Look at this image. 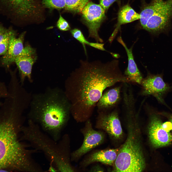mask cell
<instances>
[{
    "label": "cell",
    "instance_id": "cell-1",
    "mask_svg": "<svg viewBox=\"0 0 172 172\" xmlns=\"http://www.w3.org/2000/svg\"><path fill=\"white\" fill-rule=\"evenodd\" d=\"M130 82L121 72L117 60L106 63L81 61L79 67L64 82V91L70 104L71 114L77 122H86L107 88L118 82Z\"/></svg>",
    "mask_w": 172,
    "mask_h": 172
},
{
    "label": "cell",
    "instance_id": "cell-2",
    "mask_svg": "<svg viewBox=\"0 0 172 172\" xmlns=\"http://www.w3.org/2000/svg\"><path fill=\"white\" fill-rule=\"evenodd\" d=\"M24 121L10 114L0 115V172H39L41 166L32 156L38 152L19 139Z\"/></svg>",
    "mask_w": 172,
    "mask_h": 172
},
{
    "label": "cell",
    "instance_id": "cell-3",
    "mask_svg": "<svg viewBox=\"0 0 172 172\" xmlns=\"http://www.w3.org/2000/svg\"><path fill=\"white\" fill-rule=\"evenodd\" d=\"M29 108L28 119L57 141L71 114L70 104L64 90L49 87L43 92L32 94Z\"/></svg>",
    "mask_w": 172,
    "mask_h": 172
},
{
    "label": "cell",
    "instance_id": "cell-4",
    "mask_svg": "<svg viewBox=\"0 0 172 172\" xmlns=\"http://www.w3.org/2000/svg\"><path fill=\"white\" fill-rule=\"evenodd\" d=\"M21 139L28 143L30 146L42 151L58 172H73L68 162L65 150L61 143H58L44 132L39 126L28 119L27 125L21 129Z\"/></svg>",
    "mask_w": 172,
    "mask_h": 172
},
{
    "label": "cell",
    "instance_id": "cell-5",
    "mask_svg": "<svg viewBox=\"0 0 172 172\" xmlns=\"http://www.w3.org/2000/svg\"><path fill=\"white\" fill-rule=\"evenodd\" d=\"M113 172H141L145 162L141 148L132 132H130L124 144L119 149L114 162Z\"/></svg>",
    "mask_w": 172,
    "mask_h": 172
},
{
    "label": "cell",
    "instance_id": "cell-6",
    "mask_svg": "<svg viewBox=\"0 0 172 172\" xmlns=\"http://www.w3.org/2000/svg\"><path fill=\"white\" fill-rule=\"evenodd\" d=\"M172 0L163 1L148 20L144 29L155 35L167 33L171 27Z\"/></svg>",
    "mask_w": 172,
    "mask_h": 172
},
{
    "label": "cell",
    "instance_id": "cell-7",
    "mask_svg": "<svg viewBox=\"0 0 172 172\" xmlns=\"http://www.w3.org/2000/svg\"><path fill=\"white\" fill-rule=\"evenodd\" d=\"M82 16L87 27L89 38L94 39L97 42L102 43L98 31L101 24L105 19V11L99 4L88 2L81 11Z\"/></svg>",
    "mask_w": 172,
    "mask_h": 172
},
{
    "label": "cell",
    "instance_id": "cell-8",
    "mask_svg": "<svg viewBox=\"0 0 172 172\" xmlns=\"http://www.w3.org/2000/svg\"><path fill=\"white\" fill-rule=\"evenodd\" d=\"M148 127L149 138L151 144L156 147L169 145L172 140V135L157 114H150Z\"/></svg>",
    "mask_w": 172,
    "mask_h": 172
},
{
    "label": "cell",
    "instance_id": "cell-9",
    "mask_svg": "<svg viewBox=\"0 0 172 172\" xmlns=\"http://www.w3.org/2000/svg\"><path fill=\"white\" fill-rule=\"evenodd\" d=\"M98 112L96 127L104 130L113 138H120L122 135L123 130L117 111Z\"/></svg>",
    "mask_w": 172,
    "mask_h": 172
},
{
    "label": "cell",
    "instance_id": "cell-10",
    "mask_svg": "<svg viewBox=\"0 0 172 172\" xmlns=\"http://www.w3.org/2000/svg\"><path fill=\"white\" fill-rule=\"evenodd\" d=\"M142 87L141 94L143 96L152 95L159 102L163 103L164 94L170 87L164 81L161 75L149 74L143 78L140 84Z\"/></svg>",
    "mask_w": 172,
    "mask_h": 172
},
{
    "label": "cell",
    "instance_id": "cell-11",
    "mask_svg": "<svg viewBox=\"0 0 172 172\" xmlns=\"http://www.w3.org/2000/svg\"><path fill=\"white\" fill-rule=\"evenodd\" d=\"M82 132L84 137L83 143L78 149L72 153L73 159H77L101 144L104 140L103 133L94 130L90 119L86 121Z\"/></svg>",
    "mask_w": 172,
    "mask_h": 172
},
{
    "label": "cell",
    "instance_id": "cell-12",
    "mask_svg": "<svg viewBox=\"0 0 172 172\" xmlns=\"http://www.w3.org/2000/svg\"><path fill=\"white\" fill-rule=\"evenodd\" d=\"M35 50L30 46L24 48L21 53L15 61L18 69L20 76V82L23 85L26 78L30 82H32L31 72L33 65L37 59Z\"/></svg>",
    "mask_w": 172,
    "mask_h": 172
},
{
    "label": "cell",
    "instance_id": "cell-13",
    "mask_svg": "<svg viewBox=\"0 0 172 172\" xmlns=\"http://www.w3.org/2000/svg\"><path fill=\"white\" fill-rule=\"evenodd\" d=\"M25 35V32H23L17 38L15 31L11 34L7 51L0 59L2 66L8 68L14 62L16 58L24 48L23 42Z\"/></svg>",
    "mask_w": 172,
    "mask_h": 172
},
{
    "label": "cell",
    "instance_id": "cell-14",
    "mask_svg": "<svg viewBox=\"0 0 172 172\" xmlns=\"http://www.w3.org/2000/svg\"><path fill=\"white\" fill-rule=\"evenodd\" d=\"M117 40L124 48L128 57V66L125 71L124 75L130 82L140 84L143 78L134 61L132 53V48H128L121 36L118 38Z\"/></svg>",
    "mask_w": 172,
    "mask_h": 172
},
{
    "label": "cell",
    "instance_id": "cell-15",
    "mask_svg": "<svg viewBox=\"0 0 172 172\" xmlns=\"http://www.w3.org/2000/svg\"><path fill=\"white\" fill-rule=\"evenodd\" d=\"M120 86L103 92L96 104L98 112L107 111L116 105L120 99Z\"/></svg>",
    "mask_w": 172,
    "mask_h": 172
},
{
    "label": "cell",
    "instance_id": "cell-16",
    "mask_svg": "<svg viewBox=\"0 0 172 172\" xmlns=\"http://www.w3.org/2000/svg\"><path fill=\"white\" fill-rule=\"evenodd\" d=\"M119 149L101 150L90 155L83 162V165H88L95 162L107 165L114 164L117 157Z\"/></svg>",
    "mask_w": 172,
    "mask_h": 172
},
{
    "label": "cell",
    "instance_id": "cell-17",
    "mask_svg": "<svg viewBox=\"0 0 172 172\" xmlns=\"http://www.w3.org/2000/svg\"><path fill=\"white\" fill-rule=\"evenodd\" d=\"M140 17V14L136 12L128 5L123 6L119 11L117 25L109 39V42L110 43L112 42L121 25L139 19Z\"/></svg>",
    "mask_w": 172,
    "mask_h": 172
},
{
    "label": "cell",
    "instance_id": "cell-18",
    "mask_svg": "<svg viewBox=\"0 0 172 172\" xmlns=\"http://www.w3.org/2000/svg\"><path fill=\"white\" fill-rule=\"evenodd\" d=\"M163 0H152L150 3L146 5L140 14V21L144 29L149 19L154 14L159 6Z\"/></svg>",
    "mask_w": 172,
    "mask_h": 172
},
{
    "label": "cell",
    "instance_id": "cell-19",
    "mask_svg": "<svg viewBox=\"0 0 172 172\" xmlns=\"http://www.w3.org/2000/svg\"><path fill=\"white\" fill-rule=\"evenodd\" d=\"M89 0H65V8L75 13L81 12Z\"/></svg>",
    "mask_w": 172,
    "mask_h": 172
},
{
    "label": "cell",
    "instance_id": "cell-20",
    "mask_svg": "<svg viewBox=\"0 0 172 172\" xmlns=\"http://www.w3.org/2000/svg\"><path fill=\"white\" fill-rule=\"evenodd\" d=\"M43 3L46 7L60 9L65 8V0H43Z\"/></svg>",
    "mask_w": 172,
    "mask_h": 172
},
{
    "label": "cell",
    "instance_id": "cell-21",
    "mask_svg": "<svg viewBox=\"0 0 172 172\" xmlns=\"http://www.w3.org/2000/svg\"><path fill=\"white\" fill-rule=\"evenodd\" d=\"M72 36L81 43L83 47L85 52L87 54L85 45H88L89 42L86 39L81 31L77 28H74L70 30Z\"/></svg>",
    "mask_w": 172,
    "mask_h": 172
},
{
    "label": "cell",
    "instance_id": "cell-22",
    "mask_svg": "<svg viewBox=\"0 0 172 172\" xmlns=\"http://www.w3.org/2000/svg\"><path fill=\"white\" fill-rule=\"evenodd\" d=\"M15 30L13 31L0 42V55H4L6 53L8 48L10 37Z\"/></svg>",
    "mask_w": 172,
    "mask_h": 172
},
{
    "label": "cell",
    "instance_id": "cell-23",
    "mask_svg": "<svg viewBox=\"0 0 172 172\" xmlns=\"http://www.w3.org/2000/svg\"><path fill=\"white\" fill-rule=\"evenodd\" d=\"M57 25L58 29L62 31H68L71 29L70 27L68 22L60 15L57 22Z\"/></svg>",
    "mask_w": 172,
    "mask_h": 172
},
{
    "label": "cell",
    "instance_id": "cell-24",
    "mask_svg": "<svg viewBox=\"0 0 172 172\" xmlns=\"http://www.w3.org/2000/svg\"><path fill=\"white\" fill-rule=\"evenodd\" d=\"M13 30L11 27L7 28L0 23V42L9 35Z\"/></svg>",
    "mask_w": 172,
    "mask_h": 172
},
{
    "label": "cell",
    "instance_id": "cell-25",
    "mask_svg": "<svg viewBox=\"0 0 172 172\" xmlns=\"http://www.w3.org/2000/svg\"><path fill=\"white\" fill-rule=\"evenodd\" d=\"M8 93L7 86L4 82L0 81V100L5 97Z\"/></svg>",
    "mask_w": 172,
    "mask_h": 172
},
{
    "label": "cell",
    "instance_id": "cell-26",
    "mask_svg": "<svg viewBox=\"0 0 172 172\" xmlns=\"http://www.w3.org/2000/svg\"><path fill=\"white\" fill-rule=\"evenodd\" d=\"M117 0H99L100 5L105 11H107L110 6Z\"/></svg>",
    "mask_w": 172,
    "mask_h": 172
},
{
    "label": "cell",
    "instance_id": "cell-27",
    "mask_svg": "<svg viewBox=\"0 0 172 172\" xmlns=\"http://www.w3.org/2000/svg\"><path fill=\"white\" fill-rule=\"evenodd\" d=\"M104 45L103 43L98 42L95 43L89 42L88 44V45L91 47L102 51H105L106 50L104 47Z\"/></svg>",
    "mask_w": 172,
    "mask_h": 172
},
{
    "label": "cell",
    "instance_id": "cell-28",
    "mask_svg": "<svg viewBox=\"0 0 172 172\" xmlns=\"http://www.w3.org/2000/svg\"><path fill=\"white\" fill-rule=\"evenodd\" d=\"M92 172H103V169L100 166L97 165L95 166L91 170Z\"/></svg>",
    "mask_w": 172,
    "mask_h": 172
},
{
    "label": "cell",
    "instance_id": "cell-29",
    "mask_svg": "<svg viewBox=\"0 0 172 172\" xmlns=\"http://www.w3.org/2000/svg\"><path fill=\"white\" fill-rule=\"evenodd\" d=\"M50 166L48 170V171L52 172H57L58 171L52 165L50 164Z\"/></svg>",
    "mask_w": 172,
    "mask_h": 172
},
{
    "label": "cell",
    "instance_id": "cell-30",
    "mask_svg": "<svg viewBox=\"0 0 172 172\" xmlns=\"http://www.w3.org/2000/svg\"><path fill=\"white\" fill-rule=\"evenodd\" d=\"M168 115L167 116L168 117V118L169 119L171 123L172 126V114H169L168 115Z\"/></svg>",
    "mask_w": 172,
    "mask_h": 172
},
{
    "label": "cell",
    "instance_id": "cell-31",
    "mask_svg": "<svg viewBox=\"0 0 172 172\" xmlns=\"http://www.w3.org/2000/svg\"><path fill=\"white\" fill-rule=\"evenodd\" d=\"M2 103V102H1L0 101V106L1 104Z\"/></svg>",
    "mask_w": 172,
    "mask_h": 172
}]
</instances>
